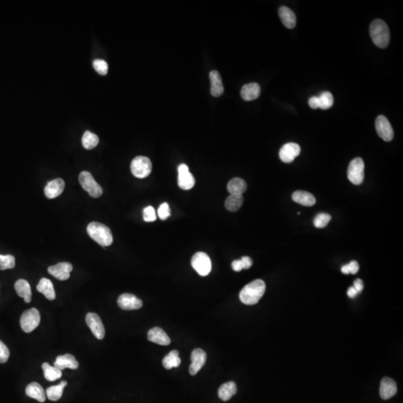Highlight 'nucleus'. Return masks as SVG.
Here are the masks:
<instances>
[{"instance_id":"obj_24","label":"nucleus","mask_w":403,"mask_h":403,"mask_svg":"<svg viewBox=\"0 0 403 403\" xmlns=\"http://www.w3.org/2000/svg\"><path fill=\"white\" fill-rule=\"evenodd\" d=\"M17 294L21 297L23 298L26 303H29L32 300V290L29 282L25 279H19L15 285Z\"/></svg>"},{"instance_id":"obj_3","label":"nucleus","mask_w":403,"mask_h":403,"mask_svg":"<svg viewBox=\"0 0 403 403\" xmlns=\"http://www.w3.org/2000/svg\"><path fill=\"white\" fill-rule=\"evenodd\" d=\"M87 232L90 238L102 247H108L113 243V236L109 228L97 222H92L87 226Z\"/></svg>"},{"instance_id":"obj_6","label":"nucleus","mask_w":403,"mask_h":403,"mask_svg":"<svg viewBox=\"0 0 403 403\" xmlns=\"http://www.w3.org/2000/svg\"><path fill=\"white\" fill-rule=\"evenodd\" d=\"M41 322L39 311L35 308L25 311L21 318V326L25 333H30L35 330Z\"/></svg>"},{"instance_id":"obj_19","label":"nucleus","mask_w":403,"mask_h":403,"mask_svg":"<svg viewBox=\"0 0 403 403\" xmlns=\"http://www.w3.org/2000/svg\"><path fill=\"white\" fill-rule=\"evenodd\" d=\"M79 362L76 361V358L71 354H65L59 356L56 358V361L54 363V367L60 370L66 368L76 370L79 367Z\"/></svg>"},{"instance_id":"obj_23","label":"nucleus","mask_w":403,"mask_h":403,"mask_svg":"<svg viewBox=\"0 0 403 403\" xmlns=\"http://www.w3.org/2000/svg\"><path fill=\"white\" fill-rule=\"evenodd\" d=\"M25 394L30 398L35 399L40 403L46 401V394L44 390L38 382H32L25 388Z\"/></svg>"},{"instance_id":"obj_30","label":"nucleus","mask_w":403,"mask_h":403,"mask_svg":"<svg viewBox=\"0 0 403 403\" xmlns=\"http://www.w3.org/2000/svg\"><path fill=\"white\" fill-rule=\"evenodd\" d=\"M179 351L177 350H172L170 352L165 358H164L163 364L164 367L167 370H170L173 367H178L181 364V359L179 357Z\"/></svg>"},{"instance_id":"obj_34","label":"nucleus","mask_w":403,"mask_h":403,"mask_svg":"<svg viewBox=\"0 0 403 403\" xmlns=\"http://www.w3.org/2000/svg\"><path fill=\"white\" fill-rule=\"evenodd\" d=\"M318 97L319 108L322 110H327L333 106L334 97L330 92H322L320 95Z\"/></svg>"},{"instance_id":"obj_39","label":"nucleus","mask_w":403,"mask_h":403,"mask_svg":"<svg viewBox=\"0 0 403 403\" xmlns=\"http://www.w3.org/2000/svg\"><path fill=\"white\" fill-rule=\"evenodd\" d=\"M143 217H144V221L146 222H153L156 220V213H155V209L152 206H148L144 209L143 212Z\"/></svg>"},{"instance_id":"obj_28","label":"nucleus","mask_w":403,"mask_h":403,"mask_svg":"<svg viewBox=\"0 0 403 403\" xmlns=\"http://www.w3.org/2000/svg\"><path fill=\"white\" fill-rule=\"evenodd\" d=\"M245 181L240 178H234L228 183L227 189L231 195H242L247 191Z\"/></svg>"},{"instance_id":"obj_29","label":"nucleus","mask_w":403,"mask_h":403,"mask_svg":"<svg viewBox=\"0 0 403 403\" xmlns=\"http://www.w3.org/2000/svg\"><path fill=\"white\" fill-rule=\"evenodd\" d=\"M67 385V382H61L59 385L51 386L46 389V394L48 399L52 401H58L63 395L64 389Z\"/></svg>"},{"instance_id":"obj_21","label":"nucleus","mask_w":403,"mask_h":403,"mask_svg":"<svg viewBox=\"0 0 403 403\" xmlns=\"http://www.w3.org/2000/svg\"><path fill=\"white\" fill-rule=\"evenodd\" d=\"M211 93L214 97H219L224 92L221 76L217 70H212L210 73Z\"/></svg>"},{"instance_id":"obj_31","label":"nucleus","mask_w":403,"mask_h":403,"mask_svg":"<svg viewBox=\"0 0 403 403\" xmlns=\"http://www.w3.org/2000/svg\"><path fill=\"white\" fill-rule=\"evenodd\" d=\"M244 203V196L242 195H230L225 202L226 209L232 212L238 211Z\"/></svg>"},{"instance_id":"obj_13","label":"nucleus","mask_w":403,"mask_h":403,"mask_svg":"<svg viewBox=\"0 0 403 403\" xmlns=\"http://www.w3.org/2000/svg\"><path fill=\"white\" fill-rule=\"evenodd\" d=\"M191 364L189 367V373L191 376H195L202 367L206 364L207 360V354L206 352L202 349H193L191 356Z\"/></svg>"},{"instance_id":"obj_15","label":"nucleus","mask_w":403,"mask_h":403,"mask_svg":"<svg viewBox=\"0 0 403 403\" xmlns=\"http://www.w3.org/2000/svg\"><path fill=\"white\" fill-rule=\"evenodd\" d=\"M301 152L299 145L295 143H288L281 147L279 151V158L284 163L289 164L294 161Z\"/></svg>"},{"instance_id":"obj_44","label":"nucleus","mask_w":403,"mask_h":403,"mask_svg":"<svg viewBox=\"0 0 403 403\" xmlns=\"http://www.w3.org/2000/svg\"><path fill=\"white\" fill-rule=\"evenodd\" d=\"M308 105L312 107V109H318L319 108V104H318V97H312L308 100Z\"/></svg>"},{"instance_id":"obj_22","label":"nucleus","mask_w":403,"mask_h":403,"mask_svg":"<svg viewBox=\"0 0 403 403\" xmlns=\"http://www.w3.org/2000/svg\"><path fill=\"white\" fill-rule=\"evenodd\" d=\"M278 15L281 22L288 29H294L297 24V18L292 10L287 6L280 7Z\"/></svg>"},{"instance_id":"obj_33","label":"nucleus","mask_w":403,"mask_h":403,"mask_svg":"<svg viewBox=\"0 0 403 403\" xmlns=\"http://www.w3.org/2000/svg\"><path fill=\"white\" fill-rule=\"evenodd\" d=\"M82 142L85 149H92L98 145L100 139L97 134L90 132V131H86L83 134Z\"/></svg>"},{"instance_id":"obj_17","label":"nucleus","mask_w":403,"mask_h":403,"mask_svg":"<svg viewBox=\"0 0 403 403\" xmlns=\"http://www.w3.org/2000/svg\"><path fill=\"white\" fill-rule=\"evenodd\" d=\"M64 181L62 179H56L48 182L45 187L44 193L48 199H55L63 193L64 189Z\"/></svg>"},{"instance_id":"obj_27","label":"nucleus","mask_w":403,"mask_h":403,"mask_svg":"<svg viewBox=\"0 0 403 403\" xmlns=\"http://www.w3.org/2000/svg\"><path fill=\"white\" fill-rule=\"evenodd\" d=\"M237 385L234 382H229L222 384L218 389V397L223 401L230 400L237 393Z\"/></svg>"},{"instance_id":"obj_25","label":"nucleus","mask_w":403,"mask_h":403,"mask_svg":"<svg viewBox=\"0 0 403 403\" xmlns=\"http://www.w3.org/2000/svg\"><path fill=\"white\" fill-rule=\"evenodd\" d=\"M37 290L45 296V297L49 300H54L56 299V291L54 288L53 284L50 280L46 278H43L39 281Z\"/></svg>"},{"instance_id":"obj_10","label":"nucleus","mask_w":403,"mask_h":403,"mask_svg":"<svg viewBox=\"0 0 403 403\" xmlns=\"http://www.w3.org/2000/svg\"><path fill=\"white\" fill-rule=\"evenodd\" d=\"M85 320L93 335L99 340H103L106 330L100 317L97 314L90 312L86 315Z\"/></svg>"},{"instance_id":"obj_11","label":"nucleus","mask_w":403,"mask_h":403,"mask_svg":"<svg viewBox=\"0 0 403 403\" xmlns=\"http://www.w3.org/2000/svg\"><path fill=\"white\" fill-rule=\"evenodd\" d=\"M178 185L182 190H190L196 183L194 177L189 168L185 164H182L178 168Z\"/></svg>"},{"instance_id":"obj_7","label":"nucleus","mask_w":403,"mask_h":403,"mask_svg":"<svg viewBox=\"0 0 403 403\" xmlns=\"http://www.w3.org/2000/svg\"><path fill=\"white\" fill-rule=\"evenodd\" d=\"M364 162L361 158H356L349 163L348 179L352 183L359 185L364 179Z\"/></svg>"},{"instance_id":"obj_12","label":"nucleus","mask_w":403,"mask_h":403,"mask_svg":"<svg viewBox=\"0 0 403 403\" xmlns=\"http://www.w3.org/2000/svg\"><path fill=\"white\" fill-rule=\"evenodd\" d=\"M118 306L125 311L138 310L142 308V300L131 294H124L117 299Z\"/></svg>"},{"instance_id":"obj_45","label":"nucleus","mask_w":403,"mask_h":403,"mask_svg":"<svg viewBox=\"0 0 403 403\" xmlns=\"http://www.w3.org/2000/svg\"><path fill=\"white\" fill-rule=\"evenodd\" d=\"M353 287H354L355 289L357 291L358 293H361L363 291V289H364V283H363L361 279L358 278V279H356V281H354V286Z\"/></svg>"},{"instance_id":"obj_35","label":"nucleus","mask_w":403,"mask_h":403,"mask_svg":"<svg viewBox=\"0 0 403 403\" xmlns=\"http://www.w3.org/2000/svg\"><path fill=\"white\" fill-rule=\"evenodd\" d=\"M15 267V258L11 255H0V270L5 271Z\"/></svg>"},{"instance_id":"obj_5","label":"nucleus","mask_w":403,"mask_h":403,"mask_svg":"<svg viewBox=\"0 0 403 403\" xmlns=\"http://www.w3.org/2000/svg\"><path fill=\"white\" fill-rule=\"evenodd\" d=\"M152 162L149 158L138 156L132 160L131 171L133 175L138 179H144L149 176L152 171Z\"/></svg>"},{"instance_id":"obj_40","label":"nucleus","mask_w":403,"mask_h":403,"mask_svg":"<svg viewBox=\"0 0 403 403\" xmlns=\"http://www.w3.org/2000/svg\"><path fill=\"white\" fill-rule=\"evenodd\" d=\"M158 217L162 220H166L170 216V209L168 203H164L159 206L158 210Z\"/></svg>"},{"instance_id":"obj_14","label":"nucleus","mask_w":403,"mask_h":403,"mask_svg":"<svg viewBox=\"0 0 403 403\" xmlns=\"http://www.w3.org/2000/svg\"><path fill=\"white\" fill-rule=\"evenodd\" d=\"M72 271L73 265L69 262L59 263L56 265L50 266L48 268V273L61 281L68 279Z\"/></svg>"},{"instance_id":"obj_41","label":"nucleus","mask_w":403,"mask_h":403,"mask_svg":"<svg viewBox=\"0 0 403 403\" xmlns=\"http://www.w3.org/2000/svg\"><path fill=\"white\" fill-rule=\"evenodd\" d=\"M10 352L8 348L3 342L0 340V363L3 364L9 359Z\"/></svg>"},{"instance_id":"obj_9","label":"nucleus","mask_w":403,"mask_h":403,"mask_svg":"<svg viewBox=\"0 0 403 403\" xmlns=\"http://www.w3.org/2000/svg\"><path fill=\"white\" fill-rule=\"evenodd\" d=\"M376 130L379 136L386 142L391 141L394 138V132L389 120L384 115L379 116L375 123Z\"/></svg>"},{"instance_id":"obj_8","label":"nucleus","mask_w":403,"mask_h":403,"mask_svg":"<svg viewBox=\"0 0 403 403\" xmlns=\"http://www.w3.org/2000/svg\"><path fill=\"white\" fill-rule=\"evenodd\" d=\"M191 265L195 271L202 276H206L212 271V261L206 253L199 252L193 255Z\"/></svg>"},{"instance_id":"obj_4","label":"nucleus","mask_w":403,"mask_h":403,"mask_svg":"<svg viewBox=\"0 0 403 403\" xmlns=\"http://www.w3.org/2000/svg\"><path fill=\"white\" fill-rule=\"evenodd\" d=\"M79 181L81 186L83 187L85 191L88 192L89 195L91 197H100L103 194V188L96 182L90 172L87 171H83L81 172Z\"/></svg>"},{"instance_id":"obj_1","label":"nucleus","mask_w":403,"mask_h":403,"mask_svg":"<svg viewBox=\"0 0 403 403\" xmlns=\"http://www.w3.org/2000/svg\"><path fill=\"white\" fill-rule=\"evenodd\" d=\"M265 291V282L263 280H254L240 291V301L245 305H255L264 296Z\"/></svg>"},{"instance_id":"obj_46","label":"nucleus","mask_w":403,"mask_h":403,"mask_svg":"<svg viewBox=\"0 0 403 403\" xmlns=\"http://www.w3.org/2000/svg\"><path fill=\"white\" fill-rule=\"evenodd\" d=\"M358 294H359V293L355 289L354 287H350V288L348 289L347 295L349 296L350 298H354Z\"/></svg>"},{"instance_id":"obj_32","label":"nucleus","mask_w":403,"mask_h":403,"mask_svg":"<svg viewBox=\"0 0 403 403\" xmlns=\"http://www.w3.org/2000/svg\"><path fill=\"white\" fill-rule=\"evenodd\" d=\"M42 369H43V374H44L45 379L49 382H54L56 380H59L62 377V370H59L56 367H52L50 364H48L46 362L42 364Z\"/></svg>"},{"instance_id":"obj_37","label":"nucleus","mask_w":403,"mask_h":403,"mask_svg":"<svg viewBox=\"0 0 403 403\" xmlns=\"http://www.w3.org/2000/svg\"><path fill=\"white\" fill-rule=\"evenodd\" d=\"M93 66L97 73H100L102 76H106L108 70V66L107 62L103 59H96L93 61Z\"/></svg>"},{"instance_id":"obj_42","label":"nucleus","mask_w":403,"mask_h":403,"mask_svg":"<svg viewBox=\"0 0 403 403\" xmlns=\"http://www.w3.org/2000/svg\"><path fill=\"white\" fill-rule=\"evenodd\" d=\"M232 267H233V271H236V272H240L244 269L241 260H235V261H233V264H232Z\"/></svg>"},{"instance_id":"obj_43","label":"nucleus","mask_w":403,"mask_h":403,"mask_svg":"<svg viewBox=\"0 0 403 403\" xmlns=\"http://www.w3.org/2000/svg\"><path fill=\"white\" fill-rule=\"evenodd\" d=\"M240 260H241L242 263H243V266H244V269H245V270L250 268L252 265H253V260H252V258H250V257H242Z\"/></svg>"},{"instance_id":"obj_26","label":"nucleus","mask_w":403,"mask_h":403,"mask_svg":"<svg viewBox=\"0 0 403 403\" xmlns=\"http://www.w3.org/2000/svg\"><path fill=\"white\" fill-rule=\"evenodd\" d=\"M292 199L296 203L308 207L314 206L316 203V199L312 193L302 191L294 192L292 195Z\"/></svg>"},{"instance_id":"obj_36","label":"nucleus","mask_w":403,"mask_h":403,"mask_svg":"<svg viewBox=\"0 0 403 403\" xmlns=\"http://www.w3.org/2000/svg\"><path fill=\"white\" fill-rule=\"evenodd\" d=\"M331 219H332V217L329 213H320L317 215V217H315V220H314V224H315V227L318 228V229H322V228L326 227L327 226Z\"/></svg>"},{"instance_id":"obj_16","label":"nucleus","mask_w":403,"mask_h":403,"mask_svg":"<svg viewBox=\"0 0 403 403\" xmlns=\"http://www.w3.org/2000/svg\"><path fill=\"white\" fill-rule=\"evenodd\" d=\"M397 392V386L395 381L389 377H384L380 384V397L383 400H388L394 397Z\"/></svg>"},{"instance_id":"obj_38","label":"nucleus","mask_w":403,"mask_h":403,"mask_svg":"<svg viewBox=\"0 0 403 403\" xmlns=\"http://www.w3.org/2000/svg\"><path fill=\"white\" fill-rule=\"evenodd\" d=\"M359 271V264L356 261H353L341 268L343 274H356Z\"/></svg>"},{"instance_id":"obj_20","label":"nucleus","mask_w":403,"mask_h":403,"mask_svg":"<svg viewBox=\"0 0 403 403\" xmlns=\"http://www.w3.org/2000/svg\"><path fill=\"white\" fill-rule=\"evenodd\" d=\"M261 94V87L258 83H253L245 85L242 87L240 95L245 101L256 100Z\"/></svg>"},{"instance_id":"obj_18","label":"nucleus","mask_w":403,"mask_h":403,"mask_svg":"<svg viewBox=\"0 0 403 403\" xmlns=\"http://www.w3.org/2000/svg\"><path fill=\"white\" fill-rule=\"evenodd\" d=\"M147 339L149 341L162 346H168L171 342L170 339L166 332L159 327L151 329L147 334Z\"/></svg>"},{"instance_id":"obj_2","label":"nucleus","mask_w":403,"mask_h":403,"mask_svg":"<svg viewBox=\"0 0 403 403\" xmlns=\"http://www.w3.org/2000/svg\"><path fill=\"white\" fill-rule=\"evenodd\" d=\"M370 34L374 44L381 49L388 46L390 42V31L382 20H375L370 26Z\"/></svg>"}]
</instances>
